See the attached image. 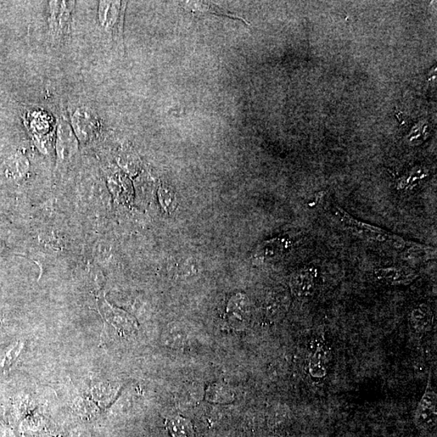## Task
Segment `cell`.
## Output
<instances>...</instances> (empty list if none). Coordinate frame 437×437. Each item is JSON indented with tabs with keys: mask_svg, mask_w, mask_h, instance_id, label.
I'll return each mask as SVG.
<instances>
[{
	"mask_svg": "<svg viewBox=\"0 0 437 437\" xmlns=\"http://www.w3.org/2000/svg\"><path fill=\"white\" fill-rule=\"evenodd\" d=\"M332 352L325 344H319L310 357L309 371L310 376L315 380H322L327 376Z\"/></svg>",
	"mask_w": 437,
	"mask_h": 437,
	"instance_id": "obj_9",
	"label": "cell"
},
{
	"mask_svg": "<svg viewBox=\"0 0 437 437\" xmlns=\"http://www.w3.org/2000/svg\"><path fill=\"white\" fill-rule=\"evenodd\" d=\"M57 134V148L60 158H69L76 148V140L69 123L65 120L59 121Z\"/></svg>",
	"mask_w": 437,
	"mask_h": 437,
	"instance_id": "obj_11",
	"label": "cell"
},
{
	"mask_svg": "<svg viewBox=\"0 0 437 437\" xmlns=\"http://www.w3.org/2000/svg\"><path fill=\"white\" fill-rule=\"evenodd\" d=\"M409 322L413 332L417 335H424L433 327L434 315L429 305L419 304L413 308L409 316Z\"/></svg>",
	"mask_w": 437,
	"mask_h": 437,
	"instance_id": "obj_8",
	"label": "cell"
},
{
	"mask_svg": "<svg viewBox=\"0 0 437 437\" xmlns=\"http://www.w3.org/2000/svg\"><path fill=\"white\" fill-rule=\"evenodd\" d=\"M325 205L326 210L344 223L353 234L367 242L384 243L397 250H404L412 243L382 228L357 220L332 200H327Z\"/></svg>",
	"mask_w": 437,
	"mask_h": 437,
	"instance_id": "obj_1",
	"label": "cell"
},
{
	"mask_svg": "<svg viewBox=\"0 0 437 437\" xmlns=\"http://www.w3.org/2000/svg\"><path fill=\"white\" fill-rule=\"evenodd\" d=\"M72 126L77 136L83 141L93 138L99 130V122L92 111L86 109H78L71 117Z\"/></svg>",
	"mask_w": 437,
	"mask_h": 437,
	"instance_id": "obj_7",
	"label": "cell"
},
{
	"mask_svg": "<svg viewBox=\"0 0 437 437\" xmlns=\"http://www.w3.org/2000/svg\"><path fill=\"white\" fill-rule=\"evenodd\" d=\"M24 344L18 343L6 352H4L3 356H0V373H5L9 371V368L18 358Z\"/></svg>",
	"mask_w": 437,
	"mask_h": 437,
	"instance_id": "obj_14",
	"label": "cell"
},
{
	"mask_svg": "<svg viewBox=\"0 0 437 437\" xmlns=\"http://www.w3.org/2000/svg\"><path fill=\"white\" fill-rule=\"evenodd\" d=\"M173 433H175L176 437H189L190 431L187 427V423L185 422L182 419L173 420L172 423Z\"/></svg>",
	"mask_w": 437,
	"mask_h": 437,
	"instance_id": "obj_15",
	"label": "cell"
},
{
	"mask_svg": "<svg viewBox=\"0 0 437 437\" xmlns=\"http://www.w3.org/2000/svg\"><path fill=\"white\" fill-rule=\"evenodd\" d=\"M74 1L49 2V35L54 42H62L70 36Z\"/></svg>",
	"mask_w": 437,
	"mask_h": 437,
	"instance_id": "obj_3",
	"label": "cell"
},
{
	"mask_svg": "<svg viewBox=\"0 0 437 437\" xmlns=\"http://www.w3.org/2000/svg\"><path fill=\"white\" fill-rule=\"evenodd\" d=\"M373 276L378 281L390 286H407L419 277V274L412 267L393 266L374 269Z\"/></svg>",
	"mask_w": 437,
	"mask_h": 437,
	"instance_id": "obj_6",
	"label": "cell"
},
{
	"mask_svg": "<svg viewBox=\"0 0 437 437\" xmlns=\"http://www.w3.org/2000/svg\"><path fill=\"white\" fill-rule=\"evenodd\" d=\"M436 250L433 247L413 242L403 250L402 254L403 259L409 262L427 261L433 259Z\"/></svg>",
	"mask_w": 437,
	"mask_h": 437,
	"instance_id": "obj_13",
	"label": "cell"
},
{
	"mask_svg": "<svg viewBox=\"0 0 437 437\" xmlns=\"http://www.w3.org/2000/svg\"><path fill=\"white\" fill-rule=\"evenodd\" d=\"M290 244L291 243L286 238H274L262 243L257 254L263 260L276 259L284 253Z\"/></svg>",
	"mask_w": 437,
	"mask_h": 437,
	"instance_id": "obj_12",
	"label": "cell"
},
{
	"mask_svg": "<svg viewBox=\"0 0 437 437\" xmlns=\"http://www.w3.org/2000/svg\"><path fill=\"white\" fill-rule=\"evenodd\" d=\"M436 388L431 383V373L424 395L414 412V423L420 431L433 430L436 426Z\"/></svg>",
	"mask_w": 437,
	"mask_h": 437,
	"instance_id": "obj_4",
	"label": "cell"
},
{
	"mask_svg": "<svg viewBox=\"0 0 437 437\" xmlns=\"http://www.w3.org/2000/svg\"><path fill=\"white\" fill-rule=\"evenodd\" d=\"M98 306L100 313H102L106 322L113 325L115 328L122 329V332L127 333L133 332L134 323L128 317L127 313L116 310L103 299L98 302Z\"/></svg>",
	"mask_w": 437,
	"mask_h": 437,
	"instance_id": "obj_10",
	"label": "cell"
},
{
	"mask_svg": "<svg viewBox=\"0 0 437 437\" xmlns=\"http://www.w3.org/2000/svg\"><path fill=\"white\" fill-rule=\"evenodd\" d=\"M318 282V271L307 267L296 272L290 278V289L295 298L306 301L315 295Z\"/></svg>",
	"mask_w": 437,
	"mask_h": 437,
	"instance_id": "obj_5",
	"label": "cell"
},
{
	"mask_svg": "<svg viewBox=\"0 0 437 437\" xmlns=\"http://www.w3.org/2000/svg\"><path fill=\"white\" fill-rule=\"evenodd\" d=\"M127 2L100 1L98 4V21L100 29L117 46L123 42V24Z\"/></svg>",
	"mask_w": 437,
	"mask_h": 437,
	"instance_id": "obj_2",
	"label": "cell"
}]
</instances>
